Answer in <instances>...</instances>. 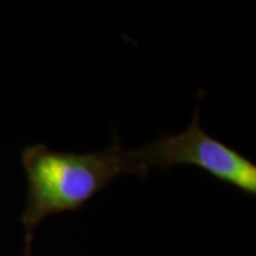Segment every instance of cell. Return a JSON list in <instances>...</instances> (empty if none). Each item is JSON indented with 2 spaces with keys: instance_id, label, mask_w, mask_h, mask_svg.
I'll list each match as a JSON object with an SVG mask.
<instances>
[{
  "instance_id": "1",
  "label": "cell",
  "mask_w": 256,
  "mask_h": 256,
  "mask_svg": "<svg viewBox=\"0 0 256 256\" xmlns=\"http://www.w3.org/2000/svg\"><path fill=\"white\" fill-rule=\"evenodd\" d=\"M28 178V202L22 215L26 230L24 254H32V242L40 222L52 215L82 210L120 175L142 178L132 151L116 141L97 152L54 151L44 144L28 146L22 152Z\"/></svg>"
},
{
  "instance_id": "2",
  "label": "cell",
  "mask_w": 256,
  "mask_h": 256,
  "mask_svg": "<svg viewBox=\"0 0 256 256\" xmlns=\"http://www.w3.org/2000/svg\"><path fill=\"white\" fill-rule=\"evenodd\" d=\"M201 107L196 106L191 124L180 134H166L134 150L142 178L152 168L170 170L175 165H191L229 184L245 195H256V164L235 148L210 137L201 127Z\"/></svg>"
}]
</instances>
